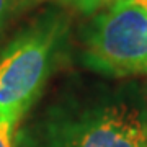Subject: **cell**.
Listing matches in <instances>:
<instances>
[{"label": "cell", "instance_id": "6da1fadb", "mask_svg": "<svg viewBox=\"0 0 147 147\" xmlns=\"http://www.w3.org/2000/svg\"><path fill=\"white\" fill-rule=\"evenodd\" d=\"M65 25L47 16L13 39L0 57V118L18 121L51 72Z\"/></svg>", "mask_w": 147, "mask_h": 147}, {"label": "cell", "instance_id": "7a4b0ae2", "mask_svg": "<svg viewBox=\"0 0 147 147\" xmlns=\"http://www.w3.org/2000/svg\"><path fill=\"white\" fill-rule=\"evenodd\" d=\"M84 62L113 77L147 75V13L136 0L95 13L84 34Z\"/></svg>", "mask_w": 147, "mask_h": 147}, {"label": "cell", "instance_id": "3957f363", "mask_svg": "<svg viewBox=\"0 0 147 147\" xmlns=\"http://www.w3.org/2000/svg\"><path fill=\"white\" fill-rule=\"evenodd\" d=\"M31 147H147V110L126 101L62 113Z\"/></svg>", "mask_w": 147, "mask_h": 147}, {"label": "cell", "instance_id": "277c9868", "mask_svg": "<svg viewBox=\"0 0 147 147\" xmlns=\"http://www.w3.org/2000/svg\"><path fill=\"white\" fill-rule=\"evenodd\" d=\"M61 2L84 15H92V13H96L119 0H61Z\"/></svg>", "mask_w": 147, "mask_h": 147}, {"label": "cell", "instance_id": "5b68a950", "mask_svg": "<svg viewBox=\"0 0 147 147\" xmlns=\"http://www.w3.org/2000/svg\"><path fill=\"white\" fill-rule=\"evenodd\" d=\"M15 124H16V121H13V119L0 118V147H15L13 146Z\"/></svg>", "mask_w": 147, "mask_h": 147}, {"label": "cell", "instance_id": "8992f818", "mask_svg": "<svg viewBox=\"0 0 147 147\" xmlns=\"http://www.w3.org/2000/svg\"><path fill=\"white\" fill-rule=\"evenodd\" d=\"M15 5V0H0V28L3 26L7 16L10 15L11 8Z\"/></svg>", "mask_w": 147, "mask_h": 147}, {"label": "cell", "instance_id": "52a82bcc", "mask_svg": "<svg viewBox=\"0 0 147 147\" xmlns=\"http://www.w3.org/2000/svg\"><path fill=\"white\" fill-rule=\"evenodd\" d=\"M136 2L142 7V8H144V10H146V13H147V0H136Z\"/></svg>", "mask_w": 147, "mask_h": 147}]
</instances>
